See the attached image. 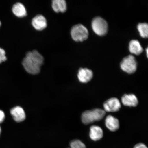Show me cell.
I'll return each instance as SVG.
<instances>
[{
  "instance_id": "1",
  "label": "cell",
  "mask_w": 148,
  "mask_h": 148,
  "mask_svg": "<svg viewBox=\"0 0 148 148\" xmlns=\"http://www.w3.org/2000/svg\"><path fill=\"white\" fill-rule=\"evenodd\" d=\"M44 61L43 57L38 51L35 50L27 53L22 64L28 73L36 75L40 73Z\"/></svg>"
},
{
  "instance_id": "2",
  "label": "cell",
  "mask_w": 148,
  "mask_h": 148,
  "mask_svg": "<svg viewBox=\"0 0 148 148\" xmlns=\"http://www.w3.org/2000/svg\"><path fill=\"white\" fill-rule=\"evenodd\" d=\"M106 112L101 109H95L83 112L81 116L82 123L85 125L99 121L104 117Z\"/></svg>"
},
{
  "instance_id": "3",
  "label": "cell",
  "mask_w": 148,
  "mask_h": 148,
  "mask_svg": "<svg viewBox=\"0 0 148 148\" xmlns=\"http://www.w3.org/2000/svg\"><path fill=\"white\" fill-rule=\"evenodd\" d=\"M72 38L76 42H83L88 38V32L86 28L81 24L74 25L71 31Z\"/></svg>"
},
{
  "instance_id": "4",
  "label": "cell",
  "mask_w": 148,
  "mask_h": 148,
  "mask_svg": "<svg viewBox=\"0 0 148 148\" xmlns=\"http://www.w3.org/2000/svg\"><path fill=\"white\" fill-rule=\"evenodd\" d=\"M120 67L127 73H133L136 71L137 62L134 56L130 55L123 58L120 64Z\"/></svg>"
},
{
  "instance_id": "5",
  "label": "cell",
  "mask_w": 148,
  "mask_h": 148,
  "mask_svg": "<svg viewBox=\"0 0 148 148\" xmlns=\"http://www.w3.org/2000/svg\"><path fill=\"white\" fill-rule=\"evenodd\" d=\"M92 25L94 32L99 36H104L108 31V24L107 22L100 17L94 18L92 22Z\"/></svg>"
},
{
  "instance_id": "6",
  "label": "cell",
  "mask_w": 148,
  "mask_h": 148,
  "mask_svg": "<svg viewBox=\"0 0 148 148\" xmlns=\"http://www.w3.org/2000/svg\"><path fill=\"white\" fill-rule=\"evenodd\" d=\"M103 106L105 112H115L119 110L121 105L119 99L114 97L107 100L103 103Z\"/></svg>"
},
{
  "instance_id": "7",
  "label": "cell",
  "mask_w": 148,
  "mask_h": 148,
  "mask_svg": "<svg viewBox=\"0 0 148 148\" xmlns=\"http://www.w3.org/2000/svg\"><path fill=\"white\" fill-rule=\"evenodd\" d=\"M32 24L36 30L42 31L47 27V21L44 16L42 15H38L33 18Z\"/></svg>"
},
{
  "instance_id": "8",
  "label": "cell",
  "mask_w": 148,
  "mask_h": 148,
  "mask_svg": "<svg viewBox=\"0 0 148 148\" xmlns=\"http://www.w3.org/2000/svg\"><path fill=\"white\" fill-rule=\"evenodd\" d=\"M77 77L80 82L87 83L93 77V73L91 70L86 68H81L79 70Z\"/></svg>"
},
{
  "instance_id": "9",
  "label": "cell",
  "mask_w": 148,
  "mask_h": 148,
  "mask_svg": "<svg viewBox=\"0 0 148 148\" xmlns=\"http://www.w3.org/2000/svg\"><path fill=\"white\" fill-rule=\"evenodd\" d=\"M10 112L14 121L18 123L23 121L25 119V111L21 107H14L11 109Z\"/></svg>"
},
{
  "instance_id": "10",
  "label": "cell",
  "mask_w": 148,
  "mask_h": 148,
  "mask_svg": "<svg viewBox=\"0 0 148 148\" xmlns=\"http://www.w3.org/2000/svg\"><path fill=\"white\" fill-rule=\"evenodd\" d=\"M122 102L125 106L136 107L138 105V100L134 94H125L121 98Z\"/></svg>"
},
{
  "instance_id": "11",
  "label": "cell",
  "mask_w": 148,
  "mask_h": 148,
  "mask_svg": "<svg viewBox=\"0 0 148 148\" xmlns=\"http://www.w3.org/2000/svg\"><path fill=\"white\" fill-rule=\"evenodd\" d=\"M105 125L109 130L112 131H115L119 128V120L113 116L108 115L105 119Z\"/></svg>"
},
{
  "instance_id": "12",
  "label": "cell",
  "mask_w": 148,
  "mask_h": 148,
  "mask_svg": "<svg viewBox=\"0 0 148 148\" xmlns=\"http://www.w3.org/2000/svg\"><path fill=\"white\" fill-rule=\"evenodd\" d=\"M103 136L102 129L98 126L92 125L90 127V137L94 141L100 140Z\"/></svg>"
},
{
  "instance_id": "13",
  "label": "cell",
  "mask_w": 148,
  "mask_h": 148,
  "mask_svg": "<svg viewBox=\"0 0 148 148\" xmlns=\"http://www.w3.org/2000/svg\"><path fill=\"white\" fill-rule=\"evenodd\" d=\"M12 12L16 16L23 18L27 16V12L25 7L20 3H17L12 7Z\"/></svg>"
},
{
  "instance_id": "14",
  "label": "cell",
  "mask_w": 148,
  "mask_h": 148,
  "mask_svg": "<svg viewBox=\"0 0 148 148\" xmlns=\"http://www.w3.org/2000/svg\"><path fill=\"white\" fill-rule=\"evenodd\" d=\"M52 7L53 10L57 13H64L67 9L66 3L64 0H53L52 2Z\"/></svg>"
},
{
  "instance_id": "15",
  "label": "cell",
  "mask_w": 148,
  "mask_h": 148,
  "mask_svg": "<svg viewBox=\"0 0 148 148\" xmlns=\"http://www.w3.org/2000/svg\"><path fill=\"white\" fill-rule=\"evenodd\" d=\"M129 50L133 54L139 55L143 51V49L138 40H133L130 42Z\"/></svg>"
},
{
  "instance_id": "16",
  "label": "cell",
  "mask_w": 148,
  "mask_h": 148,
  "mask_svg": "<svg viewBox=\"0 0 148 148\" xmlns=\"http://www.w3.org/2000/svg\"><path fill=\"white\" fill-rule=\"evenodd\" d=\"M138 30L140 36L143 38H147L148 36V25L146 23H140L138 25Z\"/></svg>"
},
{
  "instance_id": "17",
  "label": "cell",
  "mask_w": 148,
  "mask_h": 148,
  "mask_svg": "<svg viewBox=\"0 0 148 148\" xmlns=\"http://www.w3.org/2000/svg\"><path fill=\"white\" fill-rule=\"evenodd\" d=\"M70 148H86L85 144L78 140L72 141L70 143Z\"/></svg>"
},
{
  "instance_id": "18",
  "label": "cell",
  "mask_w": 148,
  "mask_h": 148,
  "mask_svg": "<svg viewBox=\"0 0 148 148\" xmlns=\"http://www.w3.org/2000/svg\"><path fill=\"white\" fill-rule=\"evenodd\" d=\"M7 60L5 52L4 50L0 48V64Z\"/></svg>"
},
{
  "instance_id": "19",
  "label": "cell",
  "mask_w": 148,
  "mask_h": 148,
  "mask_svg": "<svg viewBox=\"0 0 148 148\" xmlns=\"http://www.w3.org/2000/svg\"><path fill=\"white\" fill-rule=\"evenodd\" d=\"M5 119V114L2 110H0V124L4 121Z\"/></svg>"
},
{
  "instance_id": "20",
  "label": "cell",
  "mask_w": 148,
  "mask_h": 148,
  "mask_svg": "<svg viewBox=\"0 0 148 148\" xmlns=\"http://www.w3.org/2000/svg\"><path fill=\"white\" fill-rule=\"evenodd\" d=\"M134 148H147V147L145 144L142 143H139L136 144L134 146Z\"/></svg>"
},
{
  "instance_id": "21",
  "label": "cell",
  "mask_w": 148,
  "mask_h": 148,
  "mask_svg": "<svg viewBox=\"0 0 148 148\" xmlns=\"http://www.w3.org/2000/svg\"><path fill=\"white\" fill-rule=\"evenodd\" d=\"M148 49L147 48V49H146V51H147V56L148 57Z\"/></svg>"
},
{
  "instance_id": "22",
  "label": "cell",
  "mask_w": 148,
  "mask_h": 148,
  "mask_svg": "<svg viewBox=\"0 0 148 148\" xmlns=\"http://www.w3.org/2000/svg\"><path fill=\"white\" fill-rule=\"evenodd\" d=\"M1 126H0V135H1Z\"/></svg>"
},
{
  "instance_id": "23",
  "label": "cell",
  "mask_w": 148,
  "mask_h": 148,
  "mask_svg": "<svg viewBox=\"0 0 148 148\" xmlns=\"http://www.w3.org/2000/svg\"><path fill=\"white\" fill-rule=\"evenodd\" d=\"M1 21H0V27H1Z\"/></svg>"
},
{
  "instance_id": "24",
  "label": "cell",
  "mask_w": 148,
  "mask_h": 148,
  "mask_svg": "<svg viewBox=\"0 0 148 148\" xmlns=\"http://www.w3.org/2000/svg\"></svg>"
}]
</instances>
